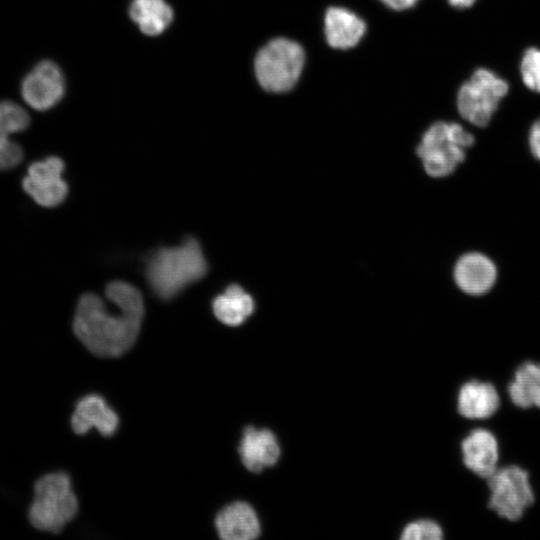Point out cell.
<instances>
[{
	"label": "cell",
	"instance_id": "1",
	"mask_svg": "<svg viewBox=\"0 0 540 540\" xmlns=\"http://www.w3.org/2000/svg\"><path fill=\"white\" fill-rule=\"evenodd\" d=\"M105 292L107 298L117 305L118 312L107 310L96 294H84L76 307L73 330L91 353L114 358L126 353L137 340L144 316V302L140 291L124 281L109 283Z\"/></svg>",
	"mask_w": 540,
	"mask_h": 540
},
{
	"label": "cell",
	"instance_id": "2",
	"mask_svg": "<svg viewBox=\"0 0 540 540\" xmlns=\"http://www.w3.org/2000/svg\"><path fill=\"white\" fill-rule=\"evenodd\" d=\"M208 266L200 244L194 238L176 247H163L147 260L145 276L152 291L170 300L188 285L203 278Z\"/></svg>",
	"mask_w": 540,
	"mask_h": 540
},
{
	"label": "cell",
	"instance_id": "3",
	"mask_svg": "<svg viewBox=\"0 0 540 540\" xmlns=\"http://www.w3.org/2000/svg\"><path fill=\"white\" fill-rule=\"evenodd\" d=\"M34 493L29 520L35 528L59 533L76 516L78 502L66 473L41 477L35 483Z\"/></svg>",
	"mask_w": 540,
	"mask_h": 540
},
{
	"label": "cell",
	"instance_id": "4",
	"mask_svg": "<svg viewBox=\"0 0 540 540\" xmlns=\"http://www.w3.org/2000/svg\"><path fill=\"white\" fill-rule=\"evenodd\" d=\"M474 144L473 135L456 122L439 121L422 136L417 155L432 177L451 174L464 161L466 149Z\"/></svg>",
	"mask_w": 540,
	"mask_h": 540
},
{
	"label": "cell",
	"instance_id": "5",
	"mask_svg": "<svg viewBox=\"0 0 540 540\" xmlns=\"http://www.w3.org/2000/svg\"><path fill=\"white\" fill-rule=\"evenodd\" d=\"M304 61L305 53L300 44L286 38H275L257 53L255 75L266 91L287 92L297 83Z\"/></svg>",
	"mask_w": 540,
	"mask_h": 540
},
{
	"label": "cell",
	"instance_id": "6",
	"mask_svg": "<svg viewBox=\"0 0 540 540\" xmlns=\"http://www.w3.org/2000/svg\"><path fill=\"white\" fill-rule=\"evenodd\" d=\"M509 91L508 82L488 68L476 69L456 96L460 116L477 127L487 126Z\"/></svg>",
	"mask_w": 540,
	"mask_h": 540
},
{
	"label": "cell",
	"instance_id": "7",
	"mask_svg": "<svg viewBox=\"0 0 540 540\" xmlns=\"http://www.w3.org/2000/svg\"><path fill=\"white\" fill-rule=\"evenodd\" d=\"M486 480L488 507L502 519L520 520L535 501L530 474L519 465L499 466Z\"/></svg>",
	"mask_w": 540,
	"mask_h": 540
},
{
	"label": "cell",
	"instance_id": "8",
	"mask_svg": "<svg viewBox=\"0 0 540 540\" xmlns=\"http://www.w3.org/2000/svg\"><path fill=\"white\" fill-rule=\"evenodd\" d=\"M64 162L56 156L32 163L22 181L25 192L39 205L47 208L61 204L68 194L62 178Z\"/></svg>",
	"mask_w": 540,
	"mask_h": 540
},
{
	"label": "cell",
	"instance_id": "9",
	"mask_svg": "<svg viewBox=\"0 0 540 540\" xmlns=\"http://www.w3.org/2000/svg\"><path fill=\"white\" fill-rule=\"evenodd\" d=\"M65 91V82L60 68L52 61H42L25 77L22 96L36 110H47L56 105Z\"/></svg>",
	"mask_w": 540,
	"mask_h": 540
},
{
	"label": "cell",
	"instance_id": "10",
	"mask_svg": "<svg viewBox=\"0 0 540 540\" xmlns=\"http://www.w3.org/2000/svg\"><path fill=\"white\" fill-rule=\"evenodd\" d=\"M464 466L477 477L489 478L499 467L500 445L489 429H472L460 444Z\"/></svg>",
	"mask_w": 540,
	"mask_h": 540
},
{
	"label": "cell",
	"instance_id": "11",
	"mask_svg": "<svg viewBox=\"0 0 540 540\" xmlns=\"http://www.w3.org/2000/svg\"><path fill=\"white\" fill-rule=\"evenodd\" d=\"M501 405L496 386L489 381L471 379L464 382L457 393L458 413L469 420H486L494 416Z\"/></svg>",
	"mask_w": 540,
	"mask_h": 540
},
{
	"label": "cell",
	"instance_id": "12",
	"mask_svg": "<svg viewBox=\"0 0 540 540\" xmlns=\"http://www.w3.org/2000/svg\"><path fill=\"white\" fill-rule=\"evenodd\" d=\"M119 424V418L100 395L89 394L76 404L71 417V426L76 434H86L91 428L105 436H112Z\"/></svg>",
	"mask_w": 540,
	"mask_h": 540
},
{
	"label": "cell",
	"instance_id": "13",
	"mask_svg": "<svg viewBox=\"0 0 540 540\" xmlns=\"http://www.w3.org/2000/svg\"><path fill=\"white\" fill-rule=\"evenodd\" d=\"M238 452L246 469L258 473L277 462L280 447L270 430L248 426L243 430Z\"/></svg>",
	"mask_w": 540,
	"mask_h": 540
},
{
	"label": "cell",
	"instance_id": "14",
	"mask_svg": "<svg viewBox=\"0 0 540 540\" xmlns=\"http://www.w3.org/2000/svg\"><path fill=\"white\" fill-rule=\"evenodd\" d=\"M30 119L28 113L11 101L0 102V171L17 166L23 152L19 144L12 141L11 135L26 129Z\"/></svg>",
	"mask_w": 540,
	"mask_h": 540
},
{
	"label": "cell",
	"instance_id": "15",
	"mask_svg": "<svg viewBox=\"0 0 540 540\" xmlns=\"http://www.w3.org/2000/svg\"><path fill=\"white\" fill-rule=\"evenodd\" d=\"M215 527L223 540H252L260 535L256 512L248 503L236 501L221 509L215 518Z\"/></svg>",
	"mask_w": 540,
	"mask_h": 540
},
{
	"label": "cell",
	"instance_id": "16",
	"mask_svg": "<svg viewBox=\"0 0 540 540\" xmlns=\"http://www.w3.org/2000/svg\"><path fill=\"white\" fill-rule=\"evenodd\" d=\"M497 276L493 262L480 253H468L455 265L454 279L465 293L481 295L489 291Z\"/></svg>",
	"mask_w": 540,
	"mask_h": 540
},
{
	"label": "cell",
	"instance_id": "17",
	"mask_svg": "<svg viewBox=\"0 0 540 540\" xmlns=\"http://www.w3.org/2000/svg\"><path fill=\"white\" fill-rule=\"evenodd\" d=\"M366 30L356 14L342 7H330L325 14L327 43L336 49H348L358 44Z\"/></svg>",
	"mask_w": 540,
	"mask_h": 540
},
{
	"label": "cell",
	"instance_id": "18",
	"mask_svg": "<svg viewBox=\"0 0 540 540\" xmlns=\"http://www.w3.org/2000/svg\"><path fill=\"white\" fill-rule=\"evenodd\" d=\"M511 403L520 409H540V362L524 361L517 366L507 385Z\"/></svg>",
	"mask_w": 540,
	"mask_h": 540
},
{
	"label": "cell",
	"instance_id": "19",
	"mask_svg": "<svg viewBox=\"0 0 540 540\" xmlns=\"http://www.w3.org/2000/svg\"><path fill=\"white\" fill-rule=\"evenodd\" d=\"M213 312L223 324L238 326L254 311V301L238 284L226 288L223 294L214 298Z\"/></svg>",
	"mask_w": 540,
	"mask_h": 540
},
{
	"label": "cell",
	"instance_id": "20",
	"mask_svg": "<svg viewBox=\"0 0 540 540\" xmlns=\"http://www.w3.org/2000/svg\"><path fill=\"white\" fill-rule=\"evenodd\" d=\"M129 14L140 30L149 36L161 34L173 19L172 8L165 0H133Z\"/></svg>",
	"mask_w": 540,
	"mask_h": 540
},
{
	"label": "cell",
	"instance_id": "21",
	"mask_svg": "<svg viewBox=\"0 0 540 540\" xmlns=\"http://www.w3.org/2000/svg\"><path fill=\"white\" fill-rule=\"evenodd\" d=\"M520 77L532 92L540 93V48L529 47L520 59Z\"/></svg>",
	"mask_w": 540,
	"mask_h": 540
},
{
	"label": "cell",
	"instance_id": "22",
	"mask_svg": "<svg viewBox=\"0 0 540 540\" xmlns=\"http://www.w3.org/2000/svg\"><path fill=\"white\" fill-rule=\"evenodd\" d=\"M442 538L441 526L429 519L417 520L408 524L401 535L403 540H440Z\"/></svg>",
	"mask_w": 540,
	"mask_h": 540
},
{
	"label": "cell",
	"instance_id": "23",
	"mask_svg": "<svg viewBox=\"0 0 540 540\" xmlns=\"http://www.w3.org/2000/svg\"><path fill=\"white\" fill-rule=\"evenodd\" d=\"M528 140L532 154L540 160V118L532 124Z\"/></svg>",
	"mask_w": 540,
	"mask_h": 540
},
{
	"label": "cell",
	"instance_id": "24",
	"mask_svg": "<svg viewBox=\"0 0 540 540\" xmlns=\"http://www.w3.org/2000/svg\"><path fill=\"white\" fill-rule=\"evenodd\" d=\"M393 10H405L414 6L419 0H381Z\"/></svg>",
	"mask_w": 540,
	"mask_h": 540
},
{
	"label": "cell",
	"instance_id": "25",
	"mask_svg": "<svg viewBox=\"0 0 540 540\" xmlns=\"http://www.w3.org/2000/svg\"><path fill=\"white\" fill-rule=\"evenodd\" d=\"M448 3L456 9H468L473 6L477 0H447Z\"/></svg>",
	"mask_w": 540,
	"mask_h": 540
}]
</instances>
